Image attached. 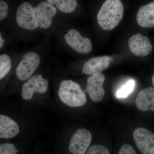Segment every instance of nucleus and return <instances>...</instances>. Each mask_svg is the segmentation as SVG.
<instances>
[{
    "label": "nucleus",
    "instance_id": "f257e3e1",
    "mask_svg": "<svg viewBox=\"0 0 154 154\" xmlns=\"http://www.w3.org/2000/svg\"><path fill=\"white\" fill-rule=\"evenodd\" d=\"M124 10L120 0L105 1L97 14L98 24L104 30H113L122 19Z\"/></svg>",
    "mask_w": 154,
    "mask_h": 154
},
{
    "label": "nucleus",
    "instance_id": "f03ea898",
    "mask_svg": "<svg viewBox=\"0 0 154 154\" xmlns=\"http://www.w3.org/2000/svg\"><path fill=\"white\" fill-rule=\"evenodd\" d=\"M58 96L61 102L69 107H82L87 102L85 93L81 86L72 80H64L61 82Z\"/></svg>",
    "mask_w": 154,
    "mask_h": 154
},
{
    "label": "nucleus",
    "instance_id": "7ed1b4c3",
    "mask_svg": "<svg viewBox=\"0 0 154 154\" xmlns=\"http://www.w3.org/2000/svg\"><path fill=\"white\" fill-rule=\"evenodd\" d=\"M40 62V57L36 53L25 54L16 69V75L18 79L21 81L29 79L37 69Z\"/></svg>",
    "mask_w": 154,
    "mask_h": 154
},
{
    "label": "nucleus",
    "instance_id": "20e7f679",
    "mask_svg": "<svg viewBox=\"0 0 154 154\" xmlns=\"http://www.w3.org/2000/svg\"><path fill=\"white\" fill-rule=\"evenodd\" d=\"M16 21L19 27L26 30H34L39 27L34 8L27 2L22 3L18 7L16 14Z\"/></svg>",
    "mask_w": 154,
    "mask_h": 154
},
{
    "label": "nucleus",
    "instance_id": "39448f33",
    "mask_svg": "<svg viewBox=\"0 0 154 154\" xmlns=\"http://www.w3.org/2000/svg\"><path fill=\"white\" fill-rule=\"evenodd\" d=\"M48 82L41 75H36L27 80L22 86L21 96L25 101L33 99L35 93L43 94L47 92Z\"/></svg>",
    "mask_w": 154,
    "mask_h": 154
},
{
    "label": "nucleus",
    "instance_id": "423d86ee",
    "mask_svg": "<svg viewBox=\"0 0 154 154\" xmlns=\"http://www.w3.org/2000/svg\"><path fill=\"white\" fill-rule=\"evenodd\" d=\"M105 77L102 72L96 73L91 75L87 79L86 92H88L90 99L94 102L102 101L105 95L103 88Z\"/></svg>",
    "mask_w": 154,
    "mask_h": 154
},
{
    "label": "nucleus",
    "instance_id": "0eeeda50",
    "mask_svg": "<svg viewBox=\"0 0 154 154\" xmlns=\"http://www.w3.org/2000/svg\"><path fill=\"white\" fill-rule=\"evenodd\" d=\"M65 40L67 44L75 51L79 53L87 54L91 52L93 45L89 38L83 37L76 29L68 30L65 35Z\"/></svg>",
    "mask_w": 154,
    "mask_h": 154
},
{
    "label": "nucleus",
    "instance_id": "6e6552de",
    "mask_svg": "<svg viewBox=\"0 0 154 154\" xmlns=\"http://www.w3.org/2000/svg\"><path fill=\"white\" fill-rule=\"evenodd\" d=\"M134 140L142 154H154V134L143 128H137L133 132Z\"/></svg>",
    "mask_w": 154,
    "mask_h": 154
},
{
    "label": "nucleus",
    "instance_id": "1a4fd4ad",
    "mask_svg": "<svg viewBox=\"0 0 154 154\" xmlns=\"http://www.w3.org/2000/svg\"><path fill=\"white\" fill-rule=\"evenodd\" d=\"M38 26L42 29H48L52 24V19L57 13L55 7L48 2H42L34 8Z\"/></svg>",
    "mask_w": 154,
    "mask_h": 154
},
{
    "label": "nucleus",
    "instance_id": "9d476101",
    "mask_svg": "<svg viewBox=\"0 0 154 154\" xmlns=\"http://www.w3.org/2000/svg\"><path fill=\"white\" fill-rule=\"evenodd\" d=\"M128 46L133 54L140 57L149 55L153 49L149 38L140 33H137L129 38Z\"/></svg>",
    "mask_w": 154,
    "mask_h": 154
},
{
    "label": "nucleus",
    "instance_id": "9b49d317",
    "mask_svg": "<svg viewBox=\"0 0 154 154\" xmlns=\"http://www.w3.org/2000/svg\"><path fill=\"white\" fill-rule=\"evenodd\" d=\"M113 60L110 56L96 57L91 58L85 63L82 73L86 75H92L101 72L109 67Z\"/></svg>",
    "mask_w": 154,
    "mask_h": 154
},
{
    "label": "nucleus",
    "instance_id": "f8f14e48",
    "mask_svg": "<svg viewBox=\"0 0 154 154\" xmlns=\"http://www.w3.org/2000/svg\"><path fill=\"white\" fill-rule=\"evenodd\" d=\"M20 127L17 122L8 116L0 115V138L10 139L19 134Z\"/></svg>",
    "mask_w": 154,
    "mask_h": 154
},
{
    "label": "nucleus",
    "instance_id": "ddd939ff",
    "mask_svg": "<svg viewBox=\"0 0 154 154\" xmlns=\"http://www.w3.org/2000/svg\"><path fill=\"white\" fill-rule=\"evenodd\" d=\"M136 106L142 111H154V88L143 89L138 94L135 100Z\"/></svg>",
    "mask_w": 154,
    "mask_h": 154
},
{
    "label": "nucleus",
    "instance_id": "4468645a",
    "mask_svg": "<svg viewBox=\"0 0 154 154\" xmlns=\"http://www.w3.org/2000/svg\"><path fill=\"white\" fill-rule=\"evenodd\" d=\"M137 21L141 27H154V2L141 6L136 16Z\"/></svg>",
    "mask_w": 154,
    "mask_h": 154
},
{
    "label": "nucleus",
    "instance_id": "2eb2a0df",
    "mask_svg": "<svg viewBox=\"0 0 154 154\" xmlns=\"http://www.w3.org/2000/svg\"><path fill=\"white\" fill-rule=\"evenodd\" d=\"M47 2L53 5H55L59 10L66 14L73 12L77 5L75 0H47Z\"/></svg>",
    "mask_w": 154,
    "mask_h": 154
},
{
    "label": "nucleus",
    "instance_id": "dca6fc26",
    "mask_svg": "<svg viewBox=\"0 0 154 154\" xmlns=\"http://www.w3.org/2000/svg\"><path fill=\"white\" fill-rule=\"evenodd\" d=\"M25 149L24 146L11 143L0 144V154H24Z\"/></svg>",
    "mask_w": 154,
    "mask_h": 154
},
{
    "label": "nucleus",
    "instance_id": "f3484780",
    "mask_svg": "<svg viewBox=\"0 0 154 154\" xmlns=\"http://www.w3.org/2000/svg\"><path fill=\"white\" fill-rule=\"evenodd\" d=\"M12 67L11 58L7 54L0 56V80H2L8 74Z\"/></svg>",
    "mask_w": 154,
    "mask_h": 154
},
{
    "label": "nucleus",
    "instance_id": "a211bd4d",
    "mask_svg": "<svg viewBox=\"0 0 154 154\" xmlns=\"http://www.w3.org/2000/svg\"><path fill=\"white\" fill-rule=\"evenodd\" d=\"M135 83L133 80H130L126 84L119 89L116 94V96L118 99L125 98L133 91Z\"/></svg>",
    "mask_w": 154,
    "mask_h": 154
},
{
    "label": "nucleus",
    "instance_id": "6ab92c4d",
    "mask_svg": "<svg viewBox=\"0 0 154 154\" xmlns=\"http://www.w3.org/2000/svg\"><path fill=\"white\" fill-rule=\"evenodd\" d=\"M86 154H111V153L106 146L95 144L90 147Z\"/></svg>",
    "mask_w": 154,
    "mask_h": 154
},
{
    "label": "nucleus",
    "instance_id": "aec40b11",
    "mask_svg": "<svg viewBox=\"0 0 154 154\" xmlns=\"http://www.w3.org/2000/svg\"><path fill=\"white\" fill-rule=\"evenodd\" d=\"M117 154H137L132 146L128 144H124L119 149Z\"/></svg>",
    "mask_w": 154,
    "mask_h": 154
},
{
    "label": "nucleus",
    "instance_id": "412c9836",
    "mask_svg": "<svg viewBox=\"0 0 154 154\" xmlns=\"http://www.w3.org/2000/svg\"><path fill=\"white\" fill-rule=\"evenodd\" d=\"M9 8L8 4L5 1H0V20H4L7 17Z\"/></svg>",
    "mask_w": 154,
    "mask_h": 154
},
{
    "label": "nucleus",
    "instance_id": "4be33fe9",
    "mask_svg": "<svg viewBox=\"0 0 154 154\" xmlns=\"http://www.w3.org/2000/svg\"><path fill=\"white\" fill-rule=\"evenodd\" d=\"M5 43V39H3L2 37V33H0V48H2L3 47Z\"/></svg>",
    "mask_w": 154,
    "mask_h": 154
},
{
    "label": "nucleus",
    "instance_id": "5701e85b",
    "mask_svg": "<svg viewBox=\"0 0 154 154\" xmlns=\"http://www.w3.org/2000/svg\"><path fill=\"white\" fill-rule=\"evenodd\" d=\"M152 82L153 85L154 87V74L153 75L152 77Z\"/></svg>",
    "mask_w": 154,
    "mask_h": 154
},
{
    "label": "nucleus",
    "instance_id": "b1692460",
    "mask_svg": "<svg viewBox=\"0 0 154 154\" xmlns=\"http://www.w3.org/2000/svg\"><path fill=\"white\" fill-rule=\"evenodd\" d=\"M31 154H43V153H41L39 152H36L33 153Z\"/></svg>",
    "mask_w": 154,
    "mask_h": 154
}]
</instances>
